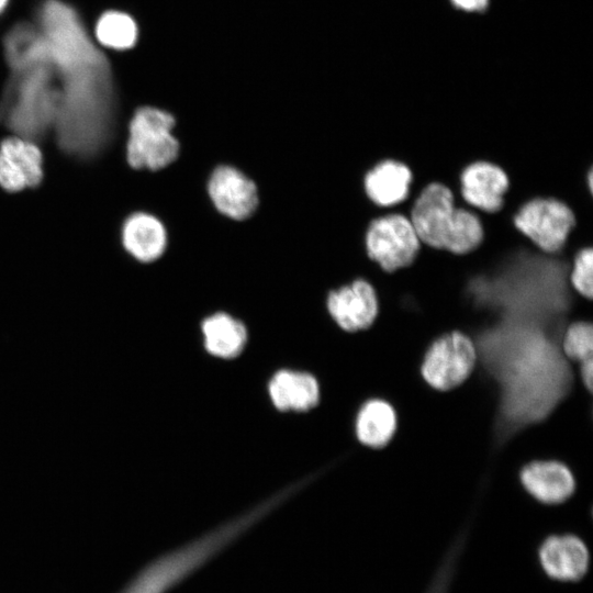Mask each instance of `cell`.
<instances>
[{
    "mask_svg": "<svg viewBox=\"0 0 593 593\" xmlns=\"http://www.w3.org/2000/svg\"><path fill=\"white\" fill-rule=\"evenodd\" d=\"M461 197L470 206L495 213L503 206L508 178L497 165L479 160L468 165L460 174Z\"/></svg>",
    "mask_w": 593,
    "mask_h": 593,
    "instance_id": "9c48e42d",
    "label": "cell"
},
{
    "mask_svg": "<svg viewBox=\"0 0 593 593\" xmlns=\"http://www.w3.org/2000/svg\"><path fill=\"white\" fill-rule=\"evenodd\" d=\"M9 0H0V12L5 8Z\"/></svg>",
    "mask_w": 593,
    "mask_h": 593,
    "instance_id": "603a6c76",
    "label": "cell"
},
{
    "mask_svg": "<svg viewBox=\"0 0 593 593\" xmlns=\"http://www.w3.org/2000/svg\"><path fill=\"white\" fill-rule=\"evenodd\" d=\"M174 125V118L163 110L150 107L138 109L130 124V165L157 170L174 161L179 152L178 141L171 133Z\"/></svg>",
    "mask_w": 593,
    "mask_h": 593,
    "instance_id": "277c9868",
    "label": "cell"
},
{
    "mask_svg": "<svg viewBox=\"0 0 593 593\" xmlns=\"http://www.w3.org/2000/svg\"><path fill=\"white\" fill-rule=\"evenodd\" d=\"M412 179V171L405 164L384 159L365 174V193L378 206H393L407 198Z\"/></svg>",
    "mask_w": 593,
    "mask_h": 593,
    "instance_id": "4fadbf2b",
    "label": "cell"
},
{
    "mask_svg": "<svg viewBox=\"0 0 593 593\" xmlns=\"http://www.w3.org/2000/svg\"><path fill=\"white\" fill-rule=\"evenodd\" d=\"M204 347L211 355L231 359L238 356L247 340L244 324L226 313H216L202 323Z\"/></svg>",
    "mask_w": 593,
    "mask_h": 593,
    "instance_id": "e0dca14e",
    "label": "cell"
},
{
    "mask_svg": "<svg viewBox=\"0 0 593 593\" xmlns=\"http://www.w3.org/2000/svg\"><path fill=\"white\" fill-rule=\"evenodd\" d=\"M271 504L259 506L194 540L157 557L119 593H169L246 532Z\"/></svg>",
    "mask_w": 593,
    "mask_h": 593,
    "instance_id": "6da1fadb",
    "label": "cell"
},
{
    "mask_svg": "<svg viewBox=\"0 0 593 593\" xmlns=\"http://www.w3.org/2000/svg\"><path fill=\"white\" fill-rule=\"evenodd\" d=\"M421 245L410 219L401 213L372 219L365 234L368 258L387 272L411 265Z\"/></svg>",
    "mask_w": 593,
    "mask_h": 593,
    "instance_id": "5b68a950",
    "label": "cell"
},
{
    "mask_svg": "<svg viewBox=\"0 0 593 593\" xmlns=\"http://www.w3.org/2000/svg\"><path fill=\"white\" fill-rule=\"evenodd\" d=\"M419 240L429 247L466 254L483 238L475 209L454 205L450 189L439 182L427 184L414 201L409 216Z\"/></svg>",
    "mask_w": 593,
    "mask_h": 593,
    "instance_id": "7a4b0ae2",
    "label": "cell"
},
{
    "mask_svg": "<svg viewBox=\"0 0 593 593\" xmlns=\"http://www.w3.org/2000/svg\"><path fill=\"white\" fill-rule=\"evenodd\" d=\"M452 3L465 11H481L486 8L489 0H451Z\"/></svg>",
    "mask_w": 593,
    "mask_h": 593,
    "instance_id": "7402d4cb",
    "label": "cell"
},
{
    "mask_svg": "<svg viewBox=\"0 0 593 593\" xmlns=\"http://www.w3.org/2000/svg\"><path fill=\"white\" fill-rule=\"evenodd\" d=\"M525 491L536 501L555 505L567 501L575 490L572 471L559 460H534L519 472Z\"/></svg>",
    "mask_w": 593,
    "mask_h": 593,
    "instance_id": "30bf717a",
    "label": "cell"
},
{
    "mask_svg": "<svg viewBox=\"0 0 593 593\" xmlns=\"http://www.w3.org/2000/svg\"><path fill=\"white\" fill-rule=\"evenodd\" d=\"M94 34L101 45L124 51L133 47L136 43L137 25L128 14L109 10L98 19Z\"/></svg>",
    "mask_w": 593,
    "mask_h": 593,
    "instance_id": "ac0fdd59",
    "label": "cell"
},
{
    "mask_svg": "<svg viewBox=\"0 0 593 593\" xmlns=\"http://www.w3.org/2000/svg\"><path fill=\"white\" fill-rule=\"evenodd\" d=\"M580 378L585 389L591 393L593 387V358L580 363Z\"/></svg>",
    "mask_w": 593,
    "mask_h": 593,
    "instance_id": "44dd1931",
    "label": "cell"
},
{
    "mask_svg": "<svg viewBox=\"0 0 593 593\" xmlns=\"http://www.w3.org/2000/svg\"><path fill=\"white\" fill-rule=\"evenodd\" d=\"M515 227L547 254L560 251L575 225L572 210L555 198H534L513 217Z\"/></svg>",
    "mask_w": 593,
    "mask_h": 593,
    "instance_id": "8992f818",
    "label": "cell"
},
{
    "mask_svg": "<svg viewBox=\"0 0 593 593\" xmlns=\"http://www.w3.org/2000/svg\"><path fill=\"white\" fill-rule=\"evenodd\" d=\"M123 244L128 253L141 261L157 259L166 246L163 224L146 213L132 215L123 227Z\"/></svg>",
    "mask_w": 593,
    "mask_h": 593,
    "instance_id": "2e32d148",
    "label": "cell"
},
{
    "mask_svg": "<svg viewBox=\"0 0 593 593\" xmlns=\"http://www.w3.org/2000/svg\"><path fill=\"white\" fill-rule=\"evenodd\" d=\"M477 363V347L468 334L450 331L437 336L426 348L419 370L426 384L439 392L461 385Z\"/></svg>",
    "mask_w": 593,
    "mask_h": 593,
    "instance_id": "3957f363",
    "label": "cell"
},
{
    "mask_svg": "<svg viewBox=\"0 0 593 593\" xmlns=\"http://www.w3.org/2000/svg\"><path fill=\"white\" fill-rule=\"evenodd\" d=\"M539 561L548 577L559 581H578L589 568L586 545L574 535H553L540 545Z\"/></svg>",
    "mask_w": 593,
    "mask_h": 593,
    "instance_id": "8fae6325",
    "label": "cell"
},
{
    "mask_svg": "<svg viewBox=\"0 0 593 593\" xmlns=\"http://www.w3.org/2000/svg\"><path fill=\"white\" fill-rule=\"evenodd\" d=\"M327 309L343 331L355 333L373 325L379 301L372 284L365 278H357L329 293Z\"/></svg>",
    "mask_w": 593,
    "mask_h": 593,
    "instance_id": "52a82bcc",
    "label": "cell"
},
{
    "mask_svg": "<svg viewBox=\"0 0 593 593\" xmlns=\"http://www.w3.org/2000/svg\"><path fill=\"white\" fill-rule=\"evenodd\" d=\"M268 390L273 405L280 411H307L320 400L318 383L307 372L280 370L271 378Z\"/></svg>",
    "mask_w": 593,
    "mask_h": 593,
    "instance_id": "5bb4252c",
    "label": "cell"
},
{
    "mask_svg": "<svg viewBox=\"0 0 593 593\" xmlns=\"http://www.w3.org/2000/svg\"><path fill=\"white\" fill-rule=\"evenodd\" d=\"M398 415L392 404L382 399L367 401L356 418L358 440L369 448H383L394 437Z\"/></svg>",
    "mask_w": 593,
    "mask_h": 593,
    "instance_id": "9a60e30c",
    "label": "cell"
},
{
    "mask_svg": "<svg viewBox=\"0 0 593 593\" xmlns=\"http://www.w3.org/2000/svg\"><path fill=\"white\" fill-rule=\"evenodd\" d=\"M562 351L568 359L579 363L593 358V324L591 321H573L561 339Z\"/></svg>",
    "mask_w": 593,
    "mask_h": 593,
    "instance_id": "d6986e66",
    "label": "cell"
},
{
    "mask_svg": "<svg viewBox=\"0 0 593 593\" xmlns=\"http://www.w3.org/2000/svg\"><path fill=\"white\" fill-rule=\"evenodd\" d=\"M569 281L580 295L593 299V247L581 248L574 255Z\"/></svg>",
    "mask_w": 593,
    "mask_h": 593,
    "instance_id": "ffe728a7",
    "label": "cell"
},
{
    "mask_svg": "<svg viewBox=\"0 0 593 593\" xmlns=\"http://www.w3.org/2000/svg\"><path fill=\"white\" fill-rule=\"evenodd\" d=\"M208 189L216 209L234 220L248 217L258 203L255 183L230 166H221L213 171Z\"/></svg>",
    "mask_w": 593,
    "mask_h": 593,
    "instance_id": "ba28073f",
    "label": "cell"
},
{
    "mask_svg": "<svg viewBox=\"0 0 593 593\" xmlns=\"http://www.w3.org/2000/svg\"><path fill=\"white\" fill-rule=\"evenodd\" d=\"M42 154L31 141L10 137L0 146V184L9 191L34 187L42 179Z\"/></svg>",
    "mask_w": 593,
    "mask_h": 593,
    "instance_id": "7c38bea8",
    "label": "cell"
}]
</instances>
